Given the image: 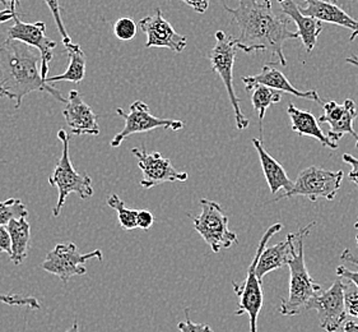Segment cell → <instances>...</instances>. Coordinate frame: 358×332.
Wrapping results in <instances>:
<instances>
[{
  "label": "cell",
  "instance_id": "15",
  "mask_svg": "<svg viewBox=\"0 0 358 332\" xmlns=\"http://www.w3.org/2000/svg\"><path fill=\"white\" fill-rule=\"evenodd\" d=\"M65 122L74 136H99L100 125L92 108L77 90H72L63 110Z\"/></svg>",
  "mask_w": 358,
  "mask_h": 332
},
{
  "label": "cell",
  "instance_id": "8",
  "mask_svg": "<svg viewBox=\"0 0 358 332\" xmlns=\"http://www.w3.org/2000/svg\"><path fill=\"white\" fill-rule=\"evenodd\" d=\"M343 172H331L316 166H310L299 174L294 188L285 195H280L275 201L292 198V197H306L311 202H316L320 198L333 201L338 195L342 181Z\"/></svg>",
  "mask_w": 358,
  "mask_h": 332
},
{
  "label": "cell",
  "instance_id": "21",
  "mask_svg": "<svg viewBox=\"0 0 358 332\" xmlns=\"http://www.w3.org/2000/svg\"><path fill=\"white\" fill-rule=\"evenodd\" d=\"M252 145L258 152L259 160L262 164L265 179L268 183V187L271 189V193L275 195L280 191H286V193L289 192L294 188V183L288 178L283 166L280 165L272 155H269V152H266L263 146V141H260L259 138H252Z\"/></svg>",
  "mask_w": 358,
  "mask_h": 332
},
{
  "label": "cell",
  "instance_id": "20",
  "mask_svg": "<svg viewBox=\"0 0 358 332\" xmlns=\"http://www.w3.org/2000/svg\"><path fill=\"white\" fill-rule=\"evenodd\" d=\"M278 3L282 8L283 15H287L289 20H292L296 23L299 36L301 39L305 49L308 53H311L316 46L317 37L324 29L322 22L317 21L313 17L302 15L300 8L297 7L294 0H278Z\"/></svg>",
  "mask_w": 358,
  "mask_h": 332
},
{
  "label": "cell",
  "instance_id": "19",
  "mask_svg": "<svg viewBox=\"0 0 358 332\" xmlns=\"http://www.w3.org/2000/svg\"><path fill=\"white\" fill-rule=\"evenodd\" d=\"M297 233L288 234L287 238L272 247H265L259 258L257 276L262 282L265 275L273 272L278 268L288 266V262L292 258L294 248H296Z\"/></svg>",
  "mask_w": 358,
  "mask_h": 332
},
{
  "label": "cell",
  "instance_id": "44",
  "mask_svg": "<svg viewBox=\"0 0 358 332\" xmlns=\"http://www.w3.org/2000/svg\"><path fill=\"white\" fill-rule=\"evenodd\" d=\"M355 228H356V229H358V219L357 221H356V224H355Z\"/></svg>",
  "mask_w": 358,
  "mask_h": 332
},
{
  "label": "cell",
  "instance_id": "39",
  "mask_svg": "<svg viewBox=\"0 0 358 332\" xmlns=\"http://www.w3.org/2000/svg\"><path fill=\"white\" fill-rule=\"evenodd\" d=\"M15 15H17V12H13L10 9L0 11V23H6L10 20H15Z\"/></svg>",
  "mask_w": 358,
  "mask_h": 332
},
{
  "label": "cell",
  "instance_id": "27",
  "mask_svg": "<svg viewBox=\"0 0 358 332\" xmlns=\"http://www.w3.org/2000/svg\"><path fill=\"white\" fill-rule=\"evenodd\" d=\"M29 211L18 198H9L0 202V225L7 226L13 220L27 219Z\"/></svg>",
  "mask_w": 358,
  "mask_h": 332
},
{
  "label": "cell",
  "instance_id": "47",
  "mask_svg": "<svg viewBox=\"0 0 358 332\" xmlns=\"http://www.w3.org/2000/svg\"><path fill=\"white\" fill-rule=\"evenodd\" d=\"M356 147H357V148H358V141H357V142H356Z\"/></svg>",
  "mask_w": 358,
  "mask_h": 332
},
{
  "label": "cell",
  "instance_id": "26",
  "mask_svg": "<svg viewBox=\"0 0 358 332\" xmlns=\"http://www.w3.org/2000/svg\"><path fill=\"white\" fill-rule=\"evenodd\" d=\"M108 206L117 212L119 223L125 230H134L138 228V223H136L138 211L127 207V205L119 195L115 193L108 195Z\"/></svg>",
  "mask_w": 358,
  "mask_h": 332
},
{
  "label": "cell",
  "instance_id": "14",
  "mask_svg": "<svg viewBox=\"0 0 358 332\" xmlns=\"http://www.w3.org/2000/svg\"><path fill=\"white\" fill-rule=\"evenodd\" d=\"M138 26L147 35L145 48H166L175 53H182L187 46V39L178 34L171 23L166 21L161 9L156 11V15L144 17Z\"/></svg>",
  "mask_w": 358,
  "mask_h": 332
},
{
  "label": "cell",
  "instance_id": "18",
  "mask_svg": "<svg viewBox=\"0 0 358 332\" xmlns=\"http://www.w3.org/2000/svg\"><path fill=\"white\" fill-rule=\"evenodd\" d=\"M306 7L300 8L301 13L313 17L322 23H331L351 31V41L358 36V21L345 13L337 3L325 0H303Z\"/></svg>",
  "mask_w": 358,
  "mask_h": 332
},
{
  "label": "cell",
  "instance_id": "38",
  "mask_svg": "<svg viewBox=\"0 0 358 332\" xmlns=\"http://www.w3.org/2000/svg\"><path fill=\"white\" fill-rule=\"evenodd\" d=\"M341 260L345 261V262H351L352 265H356L358 266V257H356L350 249H344L342 254H341Z\"/></svg>",
  "mask_w": 358,
  "mask_h": 332
},
{
  "label": "cell",
  "instance_id": "32",
  "mask_svg": "<svg viewBox=\"0 0 358 332\" xmlns=\"http://www.w3.org/2000/svg\"><path fill=\"white\" fill-rule=\"evenodd\" d=\"M344 302L347 313L351 314L352 317L358 318V289L347 288L344 293Z\"/></svg>",
  "mask_w": 358,
  "mask_h": 332
},
{
  "label": "cell",
  "instance_id": "42",
  "mask_svg": "<svg viewBox=\"0 0 358 332\" xmlns=\"http://www.w3.org/2000/svg\"><path fill=\"white\" fill-rule=\"evenodd\" d=\"M345 63H350V64L356 65L358 67V58L356 55H352L350 58L345 59Z\"/></svg>",
  "mask_w": 358,
  "mask_h": 332
},
{
  "label": "cell",
  "instance_id": "33",
  "mask_svg": "<svg viewBox=\"0 0 358 332\" xmlns=\"http://www.w3.org/2000/svg\"><path fill=\"white\" fill-rule=\"evenodd\" d=\"M0 252L7 253L10 257L12 254V240L7 226L0 225Z\"/></svg>",
  "mask_w": 358,
  "mask_h": 332
},
{
  "label": "cell",
  "instance_id": "25",
  "mask_svg": "<svg viewBox=\"0 0 358 332\" xmlns=\"http://www.w3.org/2000/svg\"><path fill=\"white\" fill-rule=\"evenodd\" d=\"M252 96H251V102H252V106L254 110L259 114V130H260V136L259 139L263 141V122H264L265 113L269 106H272L277 102H280L282 100V94L280 91H275L272 90L269 87L258 86L254 87L252 90Z\"/></svg>",
  "mask_w": 358,
  "mask_h": 332
},
{
  "label": "cell",
  "instance_id": "1",
  "mask_svg": "<svg viewBox=\"0 0 358 332\" xmlns=\"http://www.w3.org/2000/svg\"><path fill=\"white\" fill-rule=\"evenodd\" d=\"M223 8L232 15L240 29L236 37L238 49L244 53L271 51L278 63L287 65L283 45L288 40L300 39L299 32L288 29L291 20L273 12L269 0H238L236 8H229L223 1Z\"/></svg>",
  "mask_w": 358,
  "mask_h": 332
},
{
  "label": "cell",
  "instance_id": "5",
  "mask_svg": "<svg viewBox=\"0 0 358 332\" xmlns=\"http://www.w3.org/2000/svg\"><path fill=\"white\" fill-rule=\"evenodd\" d=\"M283 229V225L280 223L272 225L268 230L265 231L263 237L260 239L258 249L252 258L250 266L248 268V274L243 284L232 282L234 291L238 298L237 310L235 311L236 316L248 314L250 318V332H258L257 324H258L259 313L263 307V290H262V282L257 276V268H258L259 258L263 252L268 242L274 237L277 233Z\"/></svg>",
  "mask_w": 358,
  "mask_h": 332
},
{
  "label": "cell",
  "instance_id": "45",
  "mask_svg": "<svg viewBox=\"0 0 358 332\" xmlns=\"http://www.w3.org/2000/svg\"><path fill=\"white\" fill-rule=\"evenodd\" d=\"M356 242H357V246H358V234L356 235Z\"/></svg>",
  "mask_w": 358,
  "mask_h": 332
},
{
  "label": "cell",
  "instance_id": "31",
  "mask_svg": "<svg viewBox=\"0 0 358 332\" xmlns=\"http://www.w3.org/2000/svg\"><path fill=\"white\" fill-rule=\"evenodd\" d=\"M185 321L180 322L178 327L181 332H213L210 326L207 324H194L189 316V310H185Z\"/></svg>",
  "mask_w": 358,
  "mask_h": 332
},
{
  "label": "cell",
  "instance_id": "17",
  "mask_svg": "<svg viewBox=\"0 0 358 332\" xmlns=\"http://www.w3.org/2000/svg\"><path fill=\"white\" fill-rule=\"evenodd\" d=\"M243 83L246 87V91H251L252 88L258 85L269 87L275 91L280 92H286V94L294 95L296 97L305 99L314 102H322V99L317 94L316 90H310V91H300L297 87H294L289 81L287 80L286 76L278 71L273 64L264 65L262 72L250 76V77H243Z\"/></svg>",
  "mask_w": 358,
  "mask_h": 332
},
{
  "label": "cell",
  "instance_id": "12",
  "mask_svg": "<svg viewBox=\"0 0 358 332\" xmlns=\"http://www.w3.org/2000/svg\"><path fill=\"white\" fill-rule=\"evenodd\" d=\"M15 23L8 29V40H17L35 48L41 55V76L43 81L49 77V64L54 58V49L57 43L46 36V25L43 22L27 23L22 21L18 15H15Z\"/></svg>",
  "mask_w": 358,
  "mask_h": 332
},
{
  "label": "cell",
  "instance_id": "13",
  "mask_svg": "<svg viewBox=\"0 0 358 332\" xmlns=\"http://www.w3.org/2000/svg\"><path fill=\"white\" fill-rule=\"evenodd\" d=\"M133 155L138 159V166L142 170L143 178L141 186L150 189L167 181H187L189 174L178 172L171 161L164 158L159 152L148 153L145 148H133Z\"/></svg>",
  "mask_w": 358,
  "mask_h": 332
},
{
  "label": "cell",
  "instance_id": "4",
  "mask_svg": "<svg viewBox=\"0 0 358 332\" xmlns=\"http://www.w3.org/2000/svg\"><path fill=\"white\" fill-rule=\"evenodd\" d=\"M57 138L62 142L63 152H62V158L54 169V173L49 178L50 186L57 187L59 192L57 205L52 209L54 217L60 215L65 201L71 193H76L80 200H88L94 193L91 177L87 174H79L73 166L71 155H69L71 139L68 133L64 130H60L57 132Z\"/></svg>",
  "mask_w": 358,
  "mask_h": 332
},
{
  "label": "cell",
  "instance_id": "28",
  "mask_svg": "<svg viewBox=\"0 0 358 332\" xmlns=\"http://www.w3.org/2000/svg\"><path fill=\"white\" fill-rule=\"evenodd\" d=\"M136 27L138 25L131 18L122 17L114 25L115 36L122 41H130L136 37Z\"/></svg>",
  "mask_w": 358,
  "mask_h": 332
},
{
  "label": "cell",
  "instance_id": "29",
  "mask_svg": "<svg viewBox=\"0 0 358 332\" xmlns=\"http://www.w3.org/2000/svg\"><path fill=\"white\" fill-rule=\"evenodd\" d=\"M0 303L15 307H29L31 310H40L41 304L34 296H23L21 294H0Z\"/></svg>",
  "mask_w": 358,
  "mask_h": 332
},
{
  "label": "cell",
  "instance_id": "16",
  "mask_svg": "<svg viewBox=\"0 0 358 332\" xmlns=\"http://www.w3.org/2000/svg\"><path fill=\"white\" fill-rule=\"evenodd\" d=\"M324 114L319 118V123L329 124L330 130L328 137L330 141L337 144L344 134H351L352 137L358 141V134L353 130V122L357 116L356 104L351 99L339 105L336 102H328L324 104Z\"/></svg>",
  "mask_w": 358,
  "mask_h": 332
},
{
  "label": "cell",
  "instance_id": "35",
  "mask_svg": "<svg viewBox=\"0 0 358 332\" xmlns=\"http://www.w3.org/2000/svg\"><path fill=\"white\" fill-rule=\"evenodd\" d=\"M343 161L345 164L351 166V172H350V181L352 183H355L358 188V159H356L355 156H352L350 153H344Z\"/></svg>",
  "mask_w": 358,
  "mask_h": 332
},
{
  "label": "cell",
  "instance_id": "6",
  "mask_svg": "<svg viewBox=\"0 0 358 332\" xmlns=\"http://www.w3.org/2000/svg\"><path fill=\"white\" fill-rule=\"evenodd\" d=\"M215 36V45L208 54V59L213 72L222 80L223 85L226 87L229 102L235 113L237 130H244L249 125V119L245 116L240 108V99L237 97L234 87V65L237 51L240 50L236 37L229 36L223 31H217Z\"/></svg>",
  "mask_w": 358,
  "mask_h": 332
},
{
  "label": "cell",
  "instance_id": "9",
  "mask_svg": "<svg viewBox=\"0 0 358 332\" xmlns=\"http://www.w3.org/2000/svg\"><path fill=\"white\" fill-rule=\"evenodd\" d=\"M116 113L125 120V125L122 132H119L110 142L113 148H117L127 138L136 133H145L157 128L172 130L184 128V122L181 120H172L152 116L148 105L141 100H136L130 105L129 113H125L122 108H116Z\"/></svg>",
  "mask_w": 358,
  "mask_h": 332
},
{
  "label": "cell",
  "instance_id": "10",
  "mask_svg": "<svg viewBox=\"0 0 358 332\" xmlns=\"http://www.w3.org/2000/svg\"><path fill=\"white\" fill-rule=\"evenodd\" d=\"M102 261L103 254L100 249L82 254L74 243L69 244H57L55 248L48 253L41 268L51 275H55L62 282H68L74 276L87 274L85 263L87 261Z\"/></svg>",
  "mask_w": 358,
  "mask_h": 332
},
{
  "label": "cell",
  "instance_id": "23",
  "mask_svg": "<svg viewBox=\"0 0 358 332\" xmlns=\"http://www.w3.org/2000/svg\"><path fill=\"white\" fill-rule=\"evenodd\" d=\"M68 57H69V65L66 71L59 76H52L46 78V83H57V82H73L79 83L80 81L85 80L86 76V55L85 51L78 43H71L66 48Z\"/></svg>",
  "mask_w": 358,
  "mask_h": 332
},
{
  "label": "cell",
  "instance_id": "36",
  "mask_svg": "<svg viewBox=\"0 0 358 332\" xmlns=\"http://www.w3.org/2000/svg\"><path fill=\"white\" fill-rule=\"evenodd\" d=\"M181 1H184L198 15H204L210 4V0H181Z\"/></svg>",
  "mask_w": 358,
  "mask_h": 332
},
{
  "label": "cell",
  "instance_id": "30",
  "mask_svg": "<svg viewBox=\"0 0 358 332\" xmlns=\"http://www.w3.org/2000/svg\"><path fill=\"white\" fill-rule=\"evenodd\" d=\"M43 1L46 3V6L50 9L51 15L54 17V21H55L57 29H59V34L62 35L63 43H64L65 48H66L68 45L72 43V39L68 35V32L65 29L64 22H63L62 12H60V3H59V0H43Z\"/></svg>",
  "mask_w": 358,
  "mask_h": 332
},
{
  "label": "cell",
  "instance_id": "3",
  "mask_svg": "<svg viewBox=\"0 0 358 332\" xmlns=\"http://www.w3.org/2000/svg\"><path fill=\"white\" fill-rule=\"evenodd\" d=\"M316 223H311L308 226L297 231V240L292 258L288 262L289 268V290L288 298L280 300V314L283 316H297L306 311L308 302L322 291V286L308 274L305 254H303V240L308 237L310 230L315 226Z\"/></svg>",
  "mask_w": 358,
  "mask_h": 332
},
{
  "label": "cell",
  "instance_id": "7",
  "mask_svg": "<svg viewBox=\"0 0 358 332\" xmlns=\"http://www.w3.org/2000/svg\"><path fill=\"white\" fill-rule=\"evenodd\" d=\"M201 214L193 217L194 229L201 234V238L212 252L220 253L237 242V235L229 229V217L224 215L222 206L215 201L201 198Z\"/></svg>",
  "mask_w": 358,
  "mask_h": 332
},
{
  "label": "cell",
  "instance_id": "37",
  "mask_svg": "<svg viewBox=\"0 0 358 332\" xmlns=\"http://www.w3.org/2000/svg\"><path fill=\"white\" fill-rule=\"evenodd\" d=\"M337 275L343 280H348L352 284H355L358 289V271H351L344 266H338Z\"/></svg>",
  "mask_w": 358,
  "mask_h": 332
},
{
  "label": "cell",
  "instance_id": "34",
  "mask_svg": "<svg viewBox=\"0 0 358 332\" xmlns=\"http://www.w3.org/2000/svg\"><path fill=\"white\" fill-rule=\"evenodd\" d=\"M136 223H138V228L142 229V230H148L151 228L153 223H155V216L152 215V212H150L148 209H142V211H138V219H136Z\"/></svg>",
  "mask_w": 358,
  "mask_h": 332
},
{
  "label": "cell",
  "instance_id": "24",
  "mask_svg": "<svg viewBox=\"0 0 358 332\" xmlns=\"http://www.w3.org/2000/svg\"><path fill=\"white\" fill-rule=\"evenodd\" d=\"M10 240H12V254L10 261L15 265H21L27 258L31 240V226L26 219L13 220L7 225Z\"/></svg>",
  "mask_w": 358,
  "mask_h": 332
},
{
  "label": "cell",
  "instance_id": "46",
  "mask_svg": "<svg viewBox=\"0 0 358 332\" xmlns=\"http://www.w3.org/2000/svg\"><path fill=\"white\" fill-rule=\"evenodd\" d=\"M329 1H333V3H336V0H329Z\"/></svg>",
  "mask_w": 358,
  "mask_h": 332
},
{
  "label": "cell",
  "instance_id": "41",
  "mask_svg": "<svg viewBox=\"0 0 358 332\" xmlns=\"http://www.w3.org/2000/svg\"><path fill=\"white\" fill-rule=\"evenodd\" d=\"M3 6H6V9H10L13 12H17V7L20 6V0H0Z\"/></svg>",
  "mask_w": 358,
  "mask_h": 332
},
{
  "label": "cell",
  "instance_id": "48",
  "mask_svg": "<svg viewBox=\"0 0 358 332\" xmlns=\"http://www.w3.org/2000/svg\"><path fill=\"white\" fill-rule=\"evenodd\" d=\"M269 1H272V0H269Z\"/></svg>",
  "mask_w": 358,
  "mask_h": 332
},
{
  "label": "cell",
  "instance_id": "11",
  "mask_svg": "<svg viewBox=\"0 0 358 332\" xmlns=\"http://www.w3.org/2000/svg\"><path fill=\"white\" fill-rule=\"evenodd\" d=\"M348 285L343 279H337L329 289L316 294L306 305V311L315 310L319 317V325L327 332H336L347 319V310L344 293Z\"/></svg>",
  "mask_w": 358,
  "mask_h": 332
},
{
  "label": "cell",
  "instance_id": "2",
  "mask_svg": "<svg viewBox=\"0 0 358 332\" xmlns=\"http://www.w3.org/2000/svg\"><path fill=\"white\" fill-rule=\"evenodd\" d=\"M31 92H49L57 102L66 104L62 92L46 83L41 76V55L35 48L17 40L0 45V97L15 100V109Z\"/></svg>",
  "mask_w": 358,
  "mask_h": 332
},
{
  "label": "cell",
  "instance_id": "22",
  "mask_svg": "<svg viewBox=\"0 0 358 332\" xmlns=\"http://www.w3.org/2000/svg\"><path fill=\"white\" fill-rule=\"evenodd\" d=\"M287 113L291 118V128L299 136L314 138L316 141H319L322 146L331 148V150H337V144L330 141L329 137L324 134L314 114L296 108V105L292 102L288 105Z\"/></svg>",
  "mask_w": 358,
  "mask_h": 332
},
{
  "label": "cell",
  "instance_id": "40",
  "mask_svg": "<svg viewBox=\"0 0 358 332\" xmlns=\"http://www.w3.org/2000/svg\"><path fill=\"white\" fill-rule=\"evenodd\" d=\"M342 332H358V324L355 321H345Z\"/></svg>",
  "mask_w": 358,
  "mask_h": 332
},
{
  "label": "cell",
  "instance_id": "43",
  "mask_svg": "<svg viewBox=\"0 0 358 332\" xmlns=\"http://www.w3.org/2000/svg\"><path fill=\"white\" fill-rule=\"evenodd\" d=\"M65 332H79L78 322H77V321H76V322H74V324H73L72 327H71V328H69V330H66V331H65Z\"/></svg>",
  "mask_w": 358,
  "mask_h": 332
}]
</instances>
